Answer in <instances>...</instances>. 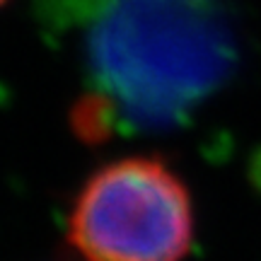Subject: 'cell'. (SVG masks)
<instances>
[{
  "mask_svg": "<svg viewBox=\"0 0 261 261\" xmlns=\"http://www.w3.org/2000/svg\"><path fill=\"white\" fill-rule=\"evenodd\" d=\"M94 80L77 107V133L116 121L169 128L220 87L232 68V32L213 0H104L85 32Z\"/></svg>",
  "mask_w": 261,
  "mask_h": 261,
  "instance_id": "obj_1",
  "label": "cell"
},
{
  "mask_svg": "<svg viewBox=\"0 0 261 261\" xmlns=\"http://www.w3.org/2000/svg\"><path fill=\"white\" fill-rule=\"evenodd\" d=\"M65 237L83 261H187L196 237L191 191L160 158L112 160L75 194Z\"/></svg>",
  "mask_w": 261,
  "mask_h": 261,
  "instance_id": "obj_2",
  "label": "cell"
},
{
  "mask_svg": "<svg viewBox=\"0 0 261 261\" xmlns=\"http://www.w3.org/2000/svg\"><path fill=\"white\" fill-rule=\"evenodd\" d=\"M3 3H5V0H0V5H3Z\"/></svg>",
  "mask_w": 261,
  "mask_h": 261,
  "instance_id": "obj_3",
  "label": "cell"
}]
</instances>
